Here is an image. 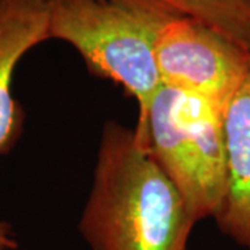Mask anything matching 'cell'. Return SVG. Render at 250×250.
<instances>
[{
  "instance_id": "obj_5",
  "label": "cell",
  "mask_w": 250,
  "mask_h": 250,
  "mask_svg": "<svg viewBox=\"0 0 250 250\" xmlns=\"http://www.w3.org/2000/svg\"><path fill=\"white\" fill-rule=\"evenodd\" d=\"M50 0H0V156L22 134L24 111L13 96L18 62L49 41Z\"/></svg>"
},
{
  "instance_id": "obj_4",
  "label": "cell",
  "mask_w": 250,
  "mask_h": 250,
  "mask_svg": "<svg viewBox=\"0 0 250 250\" xmlns=\"http://www.w3.org/2000/svg\"><path fill=\"white\" fill-rule=\"evenodd\" d=\"M161 85L225 113L250 68V52L196 18L174 13L156 38Z\"/></svg>"
},
{
  "instance_id": "obj_8",
  "label": "cell",
  "mask_w": 250,
  "mask_h": 250,
  "mask_svg": "<svg viewBox=\"0 0 250 250\" xmlns=\"http://www.w3.org/2000/svg\"><path fill=\"white\" fill-rule=\"evenodd\" d=\"M18 241L11 225L0 218V250H17Z\"/></svg>"
},
{
  "instance_id": "obj_6",
  "label": "cell",
  "mask_w": 250,
  "mask_h": 250,
  "mask_svg": "<svg viewBox=\"0 0 250 250\" xmlns=\"http://www.w3.org/2000/svg\"><path fill=\"white\" fill-rule=\"evenodd\" d=\"M227 195L215 223L227 236L250 250V68L224 113Z\"/></svg>"
},
{
  "instance_id": "obj_1",
  "label": "cell",
  "mask_w": 250,
  "mask_h": 250,
  "mask_svg": "<svg viewBox=\"0 0 250 250\" xmlns=\"http://www.w3.org/2000/svg\"><path fill=\"white\" fill-rule=\"evenodd\" d=\"M197 220L178 189L136 139L103 125L78 232L90 250H189Z\"/></svg>"
},
{
  "instance_id": "obj_3",
  "label": "cell",
  "mask_w": 250,
  "mask_h": 250,
  "mask_svg": "<svg viewBox=\"0 0 250 250\" xmlns=\"http://www.w3.org/2000/svg\"><path fill=\"white\" fill-rule=\"evenodd\" d=\"M134 131L197 223L215 218L228 187L224 111L161 86Z\"/></svg>"
},
{
  "instance_id": "obj_2",
  "label": "cell",
  "mask_w": 250,
  "mask_h": 250,
  "mask_svg": "<svg viewBox=\"0 0 250 250\" xmlns=\"http://www.w3.org/2000/svg\"><path fill=\"white\" fill-rule=\"evenodd\" d=\"M174 13L160 0H50L49 41L70 45L88 71L121 86L139 120L163 86L154 45Z\"/></svg>"
},
{
  "instance_id": "obj_7",
  "label": "cell",
  "mask_w": 250,
  "mask_h": 250,
  "mask_svg": "<svg viewBox=\"0 0 250 250\" xmlns=\"http://www.w3.org/2000/svg\"><path fill=\"white\" fill-rule=\"evenodd\" d=\"M228 36L250 52V0H160Z\"/></svg>"
}]
</instances>
